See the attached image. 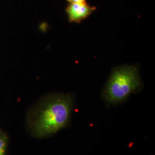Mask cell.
Listing matches in <instances>:
<instances>
[{
	"label": "cell",
	"instance_id": "8992f818",
	"mask_svg": "<svg viewBox=\"0 0 155 155\" xmlns=\"http://www.w3.org/2000/svg\"><path fill=\"white\" fill-rule=\"evenodd\" d=\"M0 135H1V134H0Z\"/></svg>",
	"mask_w": 155,
	"mask_h": 155
},
{
	"label": "cell",
	"instance_id": "277c9868",
	"mask_svg": "<svg viewBox=\"0 0 155 155\" xmlns=\"http://www.w3.org/2000/svg\"><path fill=\"white\" fill-rule=\"evenodd\" d=\"M8 147V139L5 134L0 135V155H5Z\"/></svg>",
	"mask_w": 155,
	"mask_h": 155
},
{
	"label": "cell",
	"instance_id": "7a4b0ae2",
	"mask_svg": "<svg viewBox=\"0 0 155 155\" xmlns=\"http://www.w3.org/2000/svg\"><path fill=\"white\" fill-rule=\"evenodd\" d=\"M143 87L139 68L134 65H124L113 69L102 91V98L107 105L116 106L125 102Z\"/></svg>",
	"mask_w": 155,
	"mask_h": 155
},
{
	"label": "cell",
	"instance_id": "6da1fadb",
	"mask_svg": "<svg viewBox=\"0 0 155 155\" xmlns=\"http://www.w3.org/2000/svg\"><path fill=\"white\" fill-rule=\"evenodd\" d=\"M75 98L70 93L52 94L40 102L30 112L27 121L33 137L51 136L70 125Z\"/></svg>",
	"mask_w": 155,
	"mask_h": 155
},
{
	"label": "cell",
	"instance_id": "5b68a950",
	"mask_svg": "<svg viewBox=\"0 0 155 155\" xmlns=\"http://www.w3.org/2000/svg\"><path fill=\"white\" fill-rule=\"evenodd\" d=\"M66 1L69 4L84 2H86V0H66Z\"/></svg>",
	"mask_w": 155,
	"mask_h": 155
},
{
	"label": "cell",
	"instance_id": "3957f363",
	"mask_svg": "<svg viewBox=\"0 0 155 155\" xmlns=\"http://www.w3.org/2000/svg\"><path fill=\"white\" fill-rule=\"evenodd\" d=\"M96 9L86 2L69 4L66 8L68 21L70 22L80 23L87 18Z\"/></svg>",
	"mask_w": 155,
	"mask_h": 155
}]
</instances>
